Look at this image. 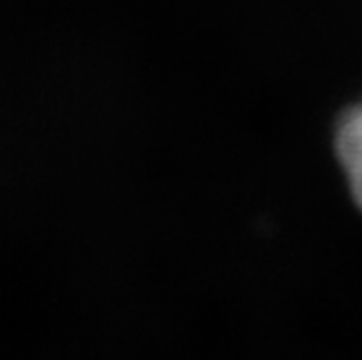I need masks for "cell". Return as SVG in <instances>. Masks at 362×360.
Masks as SVG:
<instances>
[{"label": "cell", "instance_id": "cell-1", "mask_svg": "<svg viewBox=\"0 0 362 360\" xmlns=\"http://www.w3.org/2000/svg\"><path fill=\"white\" fill-rule=\"evenodd\" d=\"M334 150L351 194L362 209V103L353 105L339 120L334 134Z\"/></svg>", "mask_w": 362, "mask_h": 360}]
</instances>
